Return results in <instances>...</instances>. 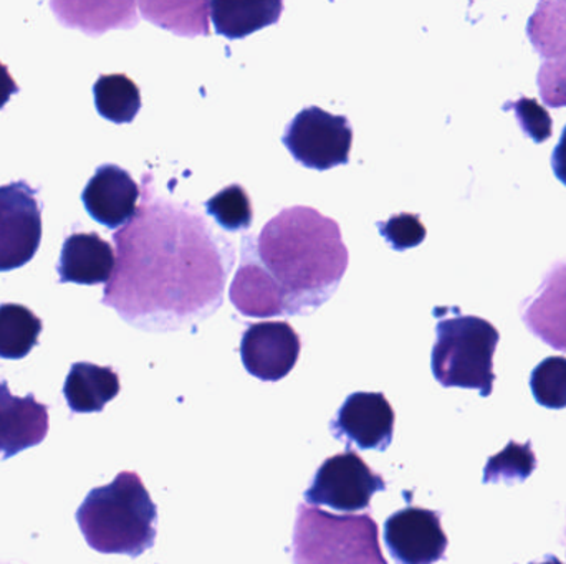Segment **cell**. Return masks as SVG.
I'll use <instances>...</instances> for the list:
<instances>
[{
	"label": "cell",
	"instance_id": "obj_8",
	"mask_svg": "<svg viewBox=\"0 0 566 564\" xmlns=\"http://www.w3.org/2000/svg\"><path fill=\"white\" fill-rule=\"evenodd\" d=\"M25 181L0 188V272L29 264L42 242V205Z\"/></svg>",
	"mask_w": 566,
	"mask_h": 564
},
{
	"label": "cell",
	"instance_id": "obj_7",
	"mask_svg": "<svg viewBox=\"0 0 566 564\" xmlns=\"http://www.w3.org/2000/svg\"><path fill=\"white\" fill-rule=\"evenodd\" d=\"M386 482L368 464L348 449L326 459L316 470L312 486L303 493L310 507H329L336 512L368 510L373 497L385 492Z\"/></svg>",
	"mask_w": 566,
	"mask_h": 564
},
{
	"label": "cell",
	"instance_id": "obj_12",
	"mask_svg": "<svg viewBox=\"0 0 566 564\" xmlns=\"http://www.w3.org/2000/svg\"><path fill=\"white\" fill-rule=\"evenodd\" d=\"M395 409L381 393H355L346 397L329 424L333 437L363 450L385 453L395 434Z\"/></svg>",
	"mask_w": 566,
	"mask_h": 564
},
{
	"label": "cell",
	"instance_id": "obj_27",
	"mask_svg": "<svg viewBox=\"0 0 566 564\" xmlns=\"http://www.w3.org/2000/svg\"><path fill=\"white\" fill-rule=\"evenodd\" d=\"M552 168L558 181L566 185V126L562 132L560 142L555 146L554 155H552Z\"/></svg>",
	"mask_w": 566,
	"mask_h": 564
},
{
	"label": "cell",
	"instance_id": "obj_23",
	"mask_svg": "<svg viewBox=\"0 0 566 564\" xmlns=\"http://www.w3.org/2000/svg\"><path fill=\"white\" fill-rule=\"evenodd\" d=\"M537 467L531 443H509L502 453L489 459L484 469V483L505 482L509 486L515 482H525Z\"/></svg>",
	"mask_w": 566,
	"mask_h": 564
},
{
	"label": "cell",
	"instance_id": "obj_15",
	"mask_svg": "<svg viewBox=\"0 0 566 564\" xmlns=\"http://www.w3.org/2000/svg\"><path fill=\"white\" fill-rule=\"evenodd\" d=\"M49 407L33 394L13 396L6 381H0V457L3 460L32 449L49 434Z\"/></svg>",
	"mask_w": 566,
	"mask_h": 564
},
{
	"label": "cell",
	"instance_id": "obj_11",
	"mask_svg": "<svg viewBox=\"0 0 566 564\" xmlns=\"http://www.w3.org/2000/svg\"><path fill=\"white\" fill-rule=\"evenodd\" d=\"M300 351L298 333L286 321H261L242 334V364L249 374L265 383H277L289 376Z\"/></svg>",
	"mask_w": 566,
	"mask_h": 564
},
{
	"label": "cell",
	"instance_id": "obj_2",
	"mask_svg": "<svg viewBox=\"0 0 566 564\" xmlns=\"http://www.w3.org/2000/svg\"><path fill=\"white\" fill-rule=\"evenodd\" d=\"M262 265L281 287L286 317L318 310L338 290L349 254L338 222L316 209H283L255 238Z\"/></svg>",
	"mask_w": 566,
	"mask_h": 564
},
{
	"label": "cell",
	"instance_id": "obj_24",
	"mask_svg": "<svg viewBox=\"0 0 566 564\" xmlns=\"http://www.w3.org/2000/svg\"><path fill=\"white\" fill-rule=\"evenodd\" d=\"M532 393L541 406L548 409L566 407V358L552 357L542 361L531 376Z\"/></svg>",
	"mask_w": 566,
	"mask_h": 564
},
{
	"label": "cell",
	"instance_id": "obj_28",
	"mask_svg": "<svg viewBox=\"0 0 566 564\" xmlns=\"http://www.w3.org/2000/svg\"><path fill=\"white\" fill-rule=\"evenodd\" d=\"M19 93V85L13 82L12 75H10L7 66L0 62V109L7 105L12 95Z\"/></svg>",
	"mask_w": 566,
	"mask_h": 564
},
{
	"label": "cell",
	"instance_id": "obj_14",
	"mask_svg": "<svg viewBox=\"0 0 566 564\" xmlns=\"http://www.w3.org/2000/svg\"><path fill=\"white\" fill-rule=\"evenodd\" d=\"M229 297L244 317L274 318L285 315L281 287L262 265L252 235L242 238L241 267L235 272Z\"/></svg>",
	"mask_w": 566,
	"mask_h": 564
},
{
	"label": "cell",
	"instance_id": "obj_26",
	"mask_svg": "<svg viewBox=\"0 0 566 564\" xmlns=\"http://www.w3.org/2000/svg\"><path fill=\"white\" fill-rule=\"evenodd\" d=\"M504 109L515 113L525 135L531 136L535 142H544L551 138L554 131L551 115L537 99L521 98L518 102H509Z\"/></svg>",
	"mask_w": 566,
	"mask_h": 564
},
{
	"label": "cell",
	"instance_id": "obj_4",
	"mask_svg": "<svg viewBox=\"0 0 566 564\" xmlns=\"http://www.w3.org/2000/svg\"><path fill=\"white\" fill-rule=\"evenodd\" d=\"M295 564H388L378 523L368 515H333L298 506L292 543Z\"/></svg>",
	"mask_w": 566,
	"mask_h": 564
},
{
	"label": "cell",
	"instance_id": "obj_19",
	"mask_svg": "<svg viewBox=\"0 0 566 564\" xmlns=\"http://www.w3.org/2000/svg\"><path fill=\"white\" fill-rule=\"evenodd\" d=\"M209 9H211V19L218 33L228 39L238 40L277 22L281 19L283 3L279 0H271V2L214 0L209 3Z\"/></svg>",
	"mask_w": 566,
	"mask_h": 564
},
{
	"label": "cell",
	"instance_id": "obj_20",
	"mask_svg": "<svg viewBox=\"0 0 566 564\" xmlns=\"http://www.w3.org/2000/svg\"><path fill=\"white\" fill-rule=\"evenodd\" d=\"M43 323L23 305H0V358L22 360L39 343Z\"/></svg>",
	"mask_w": 566,
	"mask_h": 564
},
{
	"label": "cell",
	"instance_id": "obj_10",
	"mask_svg": "<svg viewBox=\"0 0 566 564\" xmlns=\"http://www.w3.org/2000/svg\"><path fill=\"white\" fill-rule=\"evenodd\" d=\"M385 543L398 564H434L444 558L449 540L438 512L408 507L386 520Z\"/></svg>",
	"mask_w": 566,
	"mask_h": 564
},
{
	"label": "cell",
	"instance_id": "obj_17",
	"mask_svg": "<svg viewBox=\"0 0 566 564\" xmlns=\"http://www.w3.org/2000/svg\"><path fill=\"white\" fill-rule=\"evenodd\" d=\"M115 251L98 234H72L65 238L60 255V284H106L115 274Z\"/></svg>",
	"mask_w": 566,
	"mask_h": 564
},
{
	"label": "cell",
	"instance_id": "obj_3",
	"mask_svg": "<svg viewBox=\"0 0 566 564\" xmlns=\"http://www.w3.org/2000/svg\"><path fill=\"white\" fill-rule=\"evenodd\" d=\"M76 523L95 552L138 558L155 545L158 507L138 473L122 472L86 496Z\"/></svg>",
	"mask_w": 566,
	"mask_h": 564
},
{
	"label": "cell",
	"instance_id": "obj_6",
	"mask_svg": "<svg viewBox=\"0 0 566 564\" xmlns=\"http://www.w3.org/2000/svg\"><path fill=\"white\" fill-rule=\"evenodd\" d=\"M283 146L296 162L316 171L348 164L353 145L352 123L318 106L296 113L282 136Z\"/></svg>",
	"mask_w": 566,
	"mask_h": 564
},
{
	"label": "cell",
	"instance_id": "obj_22",
	"mask_svg": "<svg viewBox=\"0 0 566 564\" xmlns=\"http://www.w3.org/2000/svg\"><path fill=\"white\" fill-rule=\"evenodd\" d=\"M206 212L229 232L248 231L254 221L251 198L241 184L226 185L206 202Z\"/></svg>",
	"mask_w": 566,
	"mask_h": 564
},
{
	"label": "cell",
	"instance_id": "obj_1",
	"mask_svg": "<svg viewBox=\"0 0 566 564\" xmlns=\"http://www.w3.org/2000/svg\"><path fill=\"white\" fill-rule=\"evenodd\" d=\"M113 235L119 260L103 304L143 330H179L222 305L234 247L188 204L153 201Z\"/></svg>",
	"mask_w": 566,
	"mask_h": 564
},
{
	"label": "cell",
	"instance_id": "obj_16",
	"mask_svg": "<svg viewBox=\"0 0 566 564\" xmlns=\"http://www.w3.org/2000/svg\"><path fill=\"white\" fill-rule=\"evenodd\" d=\"M525 327L548 347L566 351V262L555 264L521 307Z\"/></svg>",
	"mask_w": 566,
	"mask_h": 564
},
{
	"label": "cell",
	"instance_id": "obj_18",
	"mask_svg": "<svg viewBox=\"0 0 566 564\" xmlns=\"http://www.w3.org/2000/svg\"><path fill=\"white\" fill-rule=\"evenodd\" d=\"M119 377L112 368L75 363L63 384V396L72 413H102L119 394Z\"/></svg>",
	"mask_w": 566,
	"mask_h": 564
},
{
	"label": "cell",
	"instance_id": "obj_29",
	"mask_svg": "<svg viewBox=\"0 0 566 564\" xmlns=\"http://www.w3.org/2000/svg\"><path fill=\"white\" fill-rule=\"evenodd\" d=\"M531 564H564V563H562L560 560L555 558V556H545V558L542 560V562H535V563H531Z\"/></svg>",
	"mask_w": 566,
	"mask_h": 564
},
{
	"label": "cell",
	"instance_id": "obj_21",
	"mask_svg": "<svg viewBox=\"0 0 566 564\" xmlns=\"http://www.w3.org/2000/svg\"><path fill=\"white\" fill-rule=\"evenodd\" d=\"M93 95L99 116L116 125L132 123L142 109L138 85L123 73L99 76L93 86Z\"/></svg>",
	"mask_w": 566,
	"mask_h": 564
},
{
	"label": "cell",
	"instance_id": "obj_9",
	"mask_svg": "<svg viewBox=\"0 0 566 564\" xmlns=\"http://www.w3.org/2000/svg\"><path fill=\"white\" fill-rule=\"evenodd\" d=\"M527 35L544 58L537 76L542 98L554 108L566 106V2L538 3Z\"/></svg>",
	"mask_w": 566,
	"mask_h": 564
},
{
	"label": "cell",
	"instance_id": "obj_25",
	"mask_svg": "<svg viewBox=\"0 0 566 564\" xmlns=\"http://www.w3.org/2000/svg\"><path fill=\"white\" fill-rule=\"evenodd\" d=\"M378 231L396 252L418 247L428 235L421 219L415 214H406V212L392 215L388 221L378 222Z\"/></svg>",
	"mask_w": 566,
	"mask_h": 564
},
{
	"label": "cell",
	"instance_id": "obj_5",
	"mask_svg": "<svg viewBox=\"0 0 566 564\" xmlns=\"http://www.w3.org/2000/svg\"><path fill=\"white\" fill-rule=\"evenodd\" d=\"M432 374L444 387L475 390L482 397L494 391V353L501 334L479 317L442 318L436 327Z\"/></svg>",
	"mask_w": 566,
	"mask_h": 564
},
{
	"label": "cell",
	"instance_id": "obj_13",
	"mask_svg": "<svg viewBox=\"0 0 566 564\" xmlns=\"http://www.w3.org/2000/svg\"><path fill=\"white\" fill-rule=\"evenodd\" d=\"M82 201L98 224L119 228L138 212L139 185L119 166L103 164L86 184Z\"/></svg>",
	"mask_w": 566,
	"mask_h": 564
}]
</instances>
